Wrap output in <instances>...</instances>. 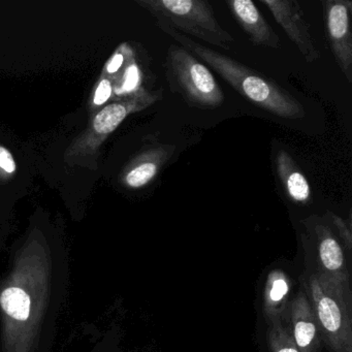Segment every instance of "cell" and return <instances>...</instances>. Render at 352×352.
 Listing matches in <instances>:
<instances>
[{
	"instance_id": "6da1fadb",
	"label": "cell",
	"mask_w": 352,
	"mask_h": 352,
	"mask_svg": "<svg viewBox=\"0 0 352 352\" xmlns=\"http://www.w3.org/2000/svg\"><path fill=\"white\" fill-rule=\"evenodd\" d=\"M69 286L67 249L32 230L0 275V352H52Z\"/></svg>"
},
{
	"instance_id": "7a4b0ae2",
	"label": "cell",
	"mask_w": 352,
	"mask_h": 352,
	"mask_svg": "<svg viewBox=\"0 0 352 352\" xmlns=\"http://www.w3.org/2000/svg\"><path fill=\"white\" fill-rule=\"evenodd\" d=\"M181 47L209 65L243 98L275 116L284 119L305 117L304 106L287 90L261 74L249 69L232 57L221 54L168 28H160Z\"/></svg>"
},
{
	"instance_id": "3957f363",
	"label": "cell",
	"mask_w": 352,
	"mask_h": 352,
	"mask_svg": "<svg viewBox=\"0 0 352 352\" xmlns=\"http://www.w3.org/2000/svg\"><path fill=\"white\" fill-rule=\"evenodd\" d=\"M139 3L155 17L158 28H170L224 50H230L234 43L206 0H144Z\"/></svg>"
},
{
	"instance_id": "277c9868",
	"label": "cell",
	"mask_w": 352,
	"mask_h": 352,
	"mask_svg": "<svg viewBox=\"0 0 352 352\" xmlns=\"http://www.w3.org/2000/svg\"><path fill=\"white\" fill-rule=\"evenodd\" d=\"M305 288L321 339L331 352H352V296L317 271L310 274Z\"/></svg>"
},
{
	"instance_id": "5b68a950",
	"label": "cell",
	"mask_w": 352,
	"mask_h": 352,
	"mask_svg": "<svg viewBox=\"0 0 352 352\" xmlns=\"http://www.w3.org/2000/svg\"><path fill=\"white\" fill-rule=\"evenodd\" d=\"M164 67L170 89L188 106L211 110L223 104V92L213 74L186 49L170 45Z\"/></svg>"
},
{
	"instance_id": "8992f818",
	"label": "cell",
	"mask_w": 352,
	"mask_h": 352,
	"mask_svg": "<svg viewBox=\"0 0 352 352\" xmlns=\"http://www.w3.org/2000/svg\"><path fill=\"white\" fill-rule=\"evenodd\" d=\"M325 30L331 52L348 83H352V1H322Z\"/></svg>"
},
{
	"instance_id": "52a82bcc",
	"label": "cell",
	"mask_w": 352,
	"mask_h": 352,
	"mask_svg": "<svg viewBox=\"0 0 352 352\" xmlns=\"http://www.w3.org/2000/svg\"><path fill=\"white\" fill-rule=\"evenodd\" d=\"M271 12L275 21L281 26L289 40L296 45L300 55L308 63L320 58L315 47L304 10L296 0H261Z\"/></svg>"
},
{
	"instance_id": "ba28073f",
	"label": "cell",
	"mask_w": 352,
	"mask_h": 352,
	"mask_svg": "<svg viewBox=\"0 0 352 352\" xmlns=\"http://www.w3.org/2000/svg\"><path fill=\"white\" fill-rule=\"evenodd\" d=\"M314 232L319 265L317 272L331 280L344 294L352 296L350 274L339 240L331 226L319 220L315 222Z\"/></svg>"
},
{
	"instance_id": "9c48e42d",
	"label": "cell",
	"mask_w": 352,
	"mask_h": 352,
	"mask_svg": "<svg viewBox=\"0 0 352 352\" xmlns=\"http://www.w3.org/2000/svg\"><path fill=\"white\" fill-rule=\"evenodd\" d=\"M230 13L240 28L256 46L267 47L278 50L280 38L272 26L265 21L263 14L251 0H230L226 1Z\"/></svg>"
},
{
	"instance_id": "30bf717a",
	"label": "cell",
	"mask_w": 352,
	"mask_h": 352,
	"mask_svg": "<svg viewBox=\"0 0 352 352\" xmlns=\"http://www.w3.org/2000/svg\"><path fill=\"white\" fill-rule=\"evenodd\" d=\"M292 333L300 352H318L321 335L306 292H298L290 307Z\"/></svg>"
},
{
	"instance_id": "8fae6325",
	"label": "cell",
	"mask_w": 352,
	"mask_h": 352,
	"mask_svg": "<svg viewBox=\"0 0 352 352\" xmlns=\"http://www.w3.org/2000/svg\"><path fill=\"white\" fill-rule=\"evenodd\" d=\"M155 100V96L142 90L129 102L109 104L94 118V129L98 135H109L122 123L129 114L147 108Z\"/></svg>"
},
{
	"instance_id": "7c38bea8",
	"label": "cell",
	"mask_w": 352,
	"mask_h": 352,
	"mask_svg": "<svg viewBox=\"0 0 352 352\" xmlns=\"http://www.w3.org/2000/svg\"><path fill=\"white\" fill-rule=\"evenodd\" d=\"M276 168L288 197L294 203H309L311 197L310 184L288 152L284 150L278 152Z\"/></svg>"
},
{
	"instance_id": "4fadbf2b",
	"label": "cell",
	"mask_w": 352,
	"mask_h": 352,
	"mask_svg": "<svg viewBox=\"0 0 352 352\" xmlns=\"http://www.w3.org/2000/svg\"><path fill=\"white\" fill-rule=\"evenodd\" d=\"M168 146L158 147L142 156L141 160L127 172L125 183L131 188H141L149 184L170 156Z\"/></svg>"
},
{
	"instance_id": "5bb4252c",
	"label": "cell",
	"mask_w": 352,
	"mask_h": 352,
	"mask_svg": "<svg viewBox=\"0 0 352 352\" xmlns=\"http://www.w3.org/2000/svg\"><path fill=\"white\" fill-rule=\"evenodd\" d=\"M289 292L287 277L282 272H272L267 278L265 292V313L270 323L281 320L280 311L285 306Z\"/></svg>"
},
{
	"instance_id": "9a60e30c",
	"label": "cell",
	"mask_w": 352,
	"mask_h": 352,
	"mask_svg": "<svg viewBox=\"0 0 352 352\" xmlns=\"http://www.w3.org/2000/svg\"><path fill=\"white\" fill-rule=\"evenodd\" d=\"M267 338L271 352H300L292 337L289 325L284 324L282 319L271 322Z\"/></svg>"
},
{
	"instance_id": "2e32d148",
	"label": "cell",
	"mask_w": 352,
	"mask_h": 352,
	"mask_svg": "<svg viewBox=\"0 0 352 352\" xmlns=\"http://www.w3.org/2000/svg\"><path fill=\"white\" fill-rule=\"evenodd\" d=\"M142 72L137 63H131L127 65L125 69L124 76H123L122 84L118 88V92L121 94H139L141 91H138L141 87Z\"/></svg>"
},
{
	"instance_id": "e0dca14e",
	"label": "cell",
	"mask_w": 352,
	"mask_h": 352,
	"mask_svg": "<svg viewBox=\"0 0 352 352\" xmlns=\"http://www.w3.org/2000/svg\"><path fill=\"white\" fill-rule=\"evenodd\" d=\"M329 214V219H331V223L337 228L338 232H339L340 236L343 239L344 244L346 245V248L348 251L351 250V230H350V224L346 223L341 217L335 215V214L327 212Z\"/></svg>"
},
{
	"instance_id": "ac0fdd59",
	"label": "cell",
	"mask_w": 352,
	"mask_h": 352,
	"mask_svg": "<svg viewBox=\"0 0 352 352\" xmlns=\"http://www.w3.org/2000/svg\"><path fill=\"white\" fill-rule=\"evenodd\" d=\"M111 94H112V84L108 79L102 80L94 94V104L96 106L104 104L110 98Z\"/></svg>"
},
{
	"instance_id": "d6986e66",
	"label": "cell",
	"mask_w": 352,
	"mask_h": 352,
	"mask_svg": "<svg viewBox=\"0 0 352 352\" xmlns=\"http://www.w3.org/2000/svg\"><path fill=\"white\" fill-rule=\"evenodd\" d=\"M0 168L7 174H13L16 170V162L13 155L5 147H0Z\"/></svg>"
},
{
	"instance_id": "ffe728a7",
	"label": "cell",
	"mask_w": 352,
	"mask_h": 352,
	"mask_svg": "<svg viewBox=\"0 0 352 352\" xmlns=\"http://www.w3.org/2000/svg\"><path fill=\"white\" fill-rule=\"evenodd\" d=\"M125 58H126V56H125L123 53L117 52L116 54L112 57L110 63H109L108 67H107V71H108V73H117V72L121 69V67H122L123 63H124Z\"/></svg>"
},
{
	"instance_id": "44dd1931",
	"label": "cell",
	"mask_w": 352,
	"mask_h": 352,
	"mask_svg": "<svg viewBox=\"0 0 352 352\" xmlns=\"http://www.w3.org/2000/svg\"><path fill=\"white\" fill-rule=\"evenodd\" d=\"M88 352H109L106 347V342L102 343L94 344V347Z\"/></svg>"
},
{
	"instance_id": "7402d4cb",
	"label": "cell",
	"mask_w": 352,
	"mask_h": 352,
	"mask_svg": "<svg viewBox=\"0 0 352 352\" xmlns=\"http://www.w3.org/2000/svg\"><path fill=\"white\" fill-rule=\"evenodd\" d=\"M3 242L1 239H0V257H1V253H3Z\"/></svg>"
}]
</instances>
